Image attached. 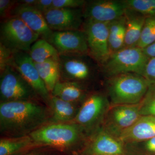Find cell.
<instances>
[{"label":"cell","mask_w":155,"mask_h":155,"mask_svg":"<svg viewBox=\"0 0 155 155\" xmlns=\"http://www.w3.org/2000/svg\"><path fill=\"white\" fill-rule=\"evenodd\" d=\"M149 60L140 48H124L111 54L103 64V70L109 78L125 73H134L144 77Z\"/></svg>","instance_id":"cell-3"},{"label":"cell","mask_w":155,"mask_h":155,"mask_svg":"<svg viewBox=\"0 0 155 155\" xmlns=\"http://www.w3.org/2000/svg\"><path fill=\"white\" fill-rule=\"evenodd\" d=\"M144 77L153 84H155V58L150 59L148 62Z\"/></svg>","instance_id":"cell-30"},{"label":"cell","mask_w":155,"mask_h":155,"mask_svg":"<svg viewBox=\"0 0 155 155\" xmlns=\"http://www.w3.org/2000/svg\"><path fill=\"white\" fill-rule=\"evenodd\" d=\"M124 17L125 19L124 48L135 47L139 41L146 17L127 8L125 11Z\"/></svg>","instance_id":"cell-18"},{"label":"cell","mask_w":155,"mask_h":155,"mask_svg":"<svg viewBox=\"0 0 155 155\" xmlns=\"http://www.w3.org/2000/svg\"><path fill=\"white\" fill-rule=\"evenodd\" d=\"M109 106V102L104 96L100 94L91 95L84 103L74 119L79 125H92L106 115Z\"/></svg>","instance_id":"cell-14"},{"label":"cell","mask_w":155,"mask_h":155,"mask_svg":"<svg viewBox=\"0 0 155 155\" xmlns=\"http://www.w3.org/2000/svg\"><path fill=\"white\" fill-rule=\"evenodd\" d=\"M142 50L145 54L150 59L155 58V41Z\"/></svg>","instance_id":"cell-33"},{"label":"cell","mask_w":155,"mask_h":155,"mask_svg":"<svg viewBox=\"0 0 155 155\" xmlns=\"http://www.w3.org/2000/svg\"><path fill=\"white\" fill-rule=\"evenodd\" d=\"M34 64L48 91H52L61 76L59 60L50 59L43 63Z\"/></svg>","instance_id":"cell-20"},{"label":"cell","mask_w":155,"mask_h":155,"mask_svg":"<svg viewBox=\"0 0 155 155\" xmlns=\"http://www.w3.org/2000/svg\"><path fill=\"white\" fill-rule=\"evenodd\" d=\"M49 43L59 54H88L86 37L83 30L53 31Z\"/></svg>","instance_id":"cell-13"},{"label":"cell","mask_w":155,"mask_h":155,"mask_svg":"<svg viewBox=\"0 0 155 155\" xmlns=\"http://www.w3.org/2000/svg\"><path fill=\"white\" fill-rule=\"evenodd\" d=\"M85 93V89L80 83L60 81L52 91L53 96L72 103L82 99Z\"/></svg>","instance_id":"cell-19"},{"label":"cell","mask_w":155,"mask_h":155,"mask_svg":"<svg viewBox=\"0 0 155 155\" xmlns=\"http://www.w3.org/2000/svg\"><path fill=\"white\" fill-rule=\"evenodd\" d=\"M105 115V130L117 138L122 131L132 126L140 117V103L114 105Z\"/></svg>","instance_id":"cell-9"},{"label":"cell","mask_w":155,"mask_h":155,"mask_svg":"<svg viewBox=\"0 0 155 155\" xmlns=\"http://www.w3.org/2000/svg\"><path fill=\"white\" fill-rule=\"evenodd\" d=\"M46 117L43 107L31 100L4 102L0 105V126L2 132H26L41 125Z\"/></svg>","instance_id":"cell-1"},{"label":"cell","mask_w":155,"mask_h":155,"mask_svg":"<svg viewBox=\"0 0 155 155\" xmlns=\"http://www.w3.org/2000/svg\"><path fill=\"white\" fill-rule=\"evenodd\" d=\"M141 116L155 117V84L152 83L144 98L140 103Z\"/></svg>","instance_id":"cell-27"},{"label":"cell","mask_w":155,"mask_h":155,"mask_svg":"<svg viewBox=\"0 0 155 155\" xmlns=\"http://www.w3.org/2000/svg\"><path fill=\"white\" fill-rule=\"evenodd\" d=\"M86 3L84 0H53L52 8H83Z\"/></svg>","instance_id":"cell-28"},{"label":"cell","mask_w":155,"mask_h":155,"mask_svg":"<svg viewBox=\"0 0 155 155\" xmlns=\"http://www.w3.org/2000/svg\"><path fill=\"white\" fill-rule=\"evenodd\" d=\"M39 37L18 17H9L1 22V46L11 53H29L31 46Z\"/></svg>","instance_id":"cell-4"},{"label":"cell","mask_w":155,"mask_h":155,"mask_svg":"<svg viewBox=\"0 0 155 155\" xmlns=\"http://www.w3.org/2000/svg\"><path fill=\"white\" fill-rule=\"evenodd\" d=\"M82 8H53L43 15L49 27L53 31L80 30L84 22Z\"/></svg>","instance_id":"cell-12"},{"label":"cell","mask_w":155,"mask_h":155,"mask_svg":"<svg viewBox=\"0 0 155 155\" xmlns=\"http://www.w3.org/2000/svg\"><path fill=\"white\" fill-rule=\"evenodd\" d=\"M36 2L37 0H21L17 1V3L22 6L34 7Z\"/></svg>","instance_id":"cell-34"},{"label":"cell","mask_w":155,"mask_h":155,"mask_svg":"<svg viewBox=\"0 0 155 155\" xmlns=\"http://www.w3.org/2000/svg\"><path fill=\"white\" fill-rule=\"evenodd\" d=\"M11 17L20 18L41 38L49 42L53 31L49 27L43 14L34 7L22 6L17 3L11 11Z\"/></svg>","instance_id":"cell-15"},{"label":"cell","mask_w":155,"mask_h":155,"mask_svg":"<svg viewBox=\"0 0 155 155\" xmlns=\"http://www.w3.org/2000/svg\"><path fill=\"white\" fill-rule=\"evenodd\" d=\"M54 119L57 121L65 122L75 119L77 113L73 103L66 101L52 96L50 98Z\"/></svg>","instance_id":"cell-23"},{"label":"cell","mask_w":155,"mask_h":155,"mask_svg":"<svg viewBox=\"0 0 155 155\" xmlns=\"http://www.w3.org/2000/svg\"><path fill=\"white\" fill-rule=\"evenodd\" d=\"M138 143L147 152L155 154V137Z\"/></svg>","instance_id":"cell-32"},{"label":"cell","mask_w":155,"mask_h":155,"mask_svg":"<svg viewBox=\"0 0 155 155\" xmlns=\"http://www.w3.org/2000/svg\"><path fill=\"white\" fill-rule=\"evenodd\" d=\"M0 94L2 102L30 100L36 94L29 84L14 67L1 68Z\"/></svg>","instance_id":"cell-5"},{"label":"cell","mask_w":155,"mask_h":155,"mask_svg":"<svg viewBox=\"0 0 155 155\" xmlns=\"http://www.w3.org/2000/svg\"><path fill=\"white\" fill-rule=\"evenodd\" d=\"M28 54L35 63H43L50 59L59 60L58 51L48 41L42 38L32 45Z\"/></svg>","instance_id":"cell-22"},{"label":"cell","mask_w":155,"mask_h":155,"mask_svg":"<svg viewBox=\"0 0 155 155\" xmlns=\"http://www.w3.org/2000/svg\"><path fill=\"white\" fill-rule=\"evenodd\" d=\"M53 0H37L34 8L43 14L52 8Z\"/></svg>","instance_id":"cell-31"},{"label":"cell","mask_w":155,"mask_h":155,"mask_svg":"<svg viewBox=\"0 0 155 155\" xmlns=\"http://www.w3.org/2000/svg\"><path fill=\"white\" fill-rule=\"evenodd\" d=\"M32 139L30 136L3 139L0 141V155H11L28 146Z\"/></svg>","instance_id":"cell-24"},{"label":"cell","mask_w":155,"mask_h":155,"mask_svg":"<svg viewBox=\"0 0 155 155\" xmlns=\"http://www.w3.org/2000/svg\"></svg>","instance_id":"cell-35"},{"label":"cell","mask_w":155,"mask_h":155,"mask_svg":"<svg viewBox=\"0 0 155 155\" xmlns=\"http://www.w3.org/2000/svg\"><path fill=\"white\" fill-rule=\"evenodd\" d=\"M17 1H16L0 0V16L1 18L6 19L10 17L11 11L17 5Z\"/></svg>","instance_id":"cell-29"},{"label":"cell","mask_w":155,"mask_h":155,"mask_svg":"<svg viewBox=\"0 0 155 155\" xmlns=\"http://www.w3.org/2000/svg\"><path fill=\"white\" fill-rule=\"evenodd\" d=\"M6 65H11L17 69L36 94L43 99H50L49 91L39 75L28 53L22 51L11 53Z\"/></svg>","instance_id":"cell-8"},{"label":"cell","mask_w":155,"mask_h":155,"mask_svg":"<svg viewBox=\"0 0 155 155\" xmlns=\"http://www.w3.org/2000/svg\"><path fill=\"white\" fill-rule=\"evenodd\" d=\"M110 78L108 92L114 105L140 104L152 84L143 76L134 73L120 74Z\"/></svg>","instance_id":"cell-2"},{"label":"cell","mask_w":155,"mask_h":155,"mask_svg":"<svg viewBox=\"0 0 155 155\" xmlns=\"http://www.w3.org/2000/svg\"><path fill=\"white\" fill-rule=\"evenodd\" d=\"M127 8L146 17L155 16V0H124Z\"/></svg>","instance_id":"cell-26"},{"label":"cell","mask_w":155,"mask_h":155,"mask_svg":"<svg viewBox=\"0 0 155 155\" xmlns=\"http://www.w3.org/2000/svg\"><path fill=\"white\" fill-rule=\"evenodd\" d=\"M87 54H59L60 76L68 80L67 81L78 83L88 79L92 75L94 67Z\"/></svg>","instance_id":"cell-10"},{"label":"cell","mask_w":155,"mask_h":155,"mask_svg":"<svg viewBox=\"0 0 155 155\" xmlns=\"http://www.w3.org/2000/svg\"><path fill=\"white\" fill-rule=\"evenodd\" d=\"M155 41V16L147 17L137 47L141 49Z\"/></svg>","instance_id":"cell-25"},{"label":"cell","mask_w":155,"mask_h":155,"mask_svg":"<svg viewBox=\"0 0 155 155\" xmlns=\"http://www.w3.org/2000/svg\"><path fill=\"white\" fill-rule=\"evenodd\" d=\"M123 143L105 130L97 134L89 148L91 155H124Z\"/></svg>","instance_id":"cell-17"},{"label":"cell","mask_w":155,"mask_h":155,"mask_svg":"<svg viewBox=\"0 0 155 155\" xmlns=\"http://www.w3.org/2000/svg\"><path fill=\"white\" fill-rule=\"evenodd\" d=\"M155 137V117L142 116L132 126L122 131L118 137L123 143L144 141Z\"/></svg>","instance_id":"cell-16"},{"label":"cell","mask_w":155,"mask_h":155,"mask_svg":"<svg viewBox=\"0 0 155 155\" xmlns=\"http://www.w3.org/2000/svg\"><path fill=\"white\" fill-rule=\"evenodd\" d=\"M125 19L124 16L109 24V45L111 54L125 47Z\"/></svg>","instance_id":"cell-21"},{"label":"cell","mask_w":155,"mask_h":155,"mask_svg":"<svg viewBox=\"0 0 155 155\" xmlns=\"http://www.w3.org/2000/svg\"><path fill=\"white\" fill-rule=\"evenodd\" d=\"M80 136V129L78 125L57 124L34 130L29 136L32 140L38 143L64 147L77 142Z\"/></svg>","instance_id":"cell-6"},{"label":"cell","mask_w":155,"mask_h":155,"mask_svg":"<svg viewBox=\"0 0 155 155\" xmlns=\"http://www.w3.org/2000/svg\"><path fill=\"white\" fill-rule=\"evenodd\" d=\"M127 8L125 1L95 0L86 2L82 9L84 20L110 22L123 17Z\"/></svg>","instance_id":"cell-11"},{"label":"cell","mask_w":155,"mask_h":155,"mask_svg":"<svg viewBox=\"0 0 155 155\" xmlns=\"http://www.w3.org/2000/svg\"><path fill=\"white\" fill-rule=\"evenodd\" d=\"M109 22L84 20L83 25L88 45V54L102 65L111 55L109 45Z\"/></svg>","instance_id":"cell-7"}]
</instances>
